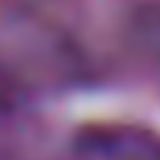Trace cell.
<instances>
[{"instance_id": "1", "label": "cell", "mask_w": 160, "mask_h": 160, "mask_svg": "<svg viewBox=\"0 0 160 160\" xmlns=\"http://www.w3.org/2000/svg\"><path fill=\"white\" fill-rule=\"evenodd\" d=\"M78 160H160V130L135 122L90 128L78 142Z\"/></svg>"}, {"instance_id": "2", "label": "cell", "mask_w": 160, "mask_h": 160, "mask_svg": "<svg viewBox=\"0 0 160 160\" xmlns=\"http://www.w3.org/2000/svg\"><path fill=\"white\" fill-rule=\"evenodd\" d=\"M125 30L135 52L160 68V0H138L128 12Z\"/></svg>"}]
</instances>
